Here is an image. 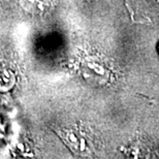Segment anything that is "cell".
Masks as SVG:
<instances>
[{"instance_id":"1","label":"cell","mask_w":159,"mask_h":159,"mask_svg":"<svg viewBox=\"0 0 159 159\" xmlns=\"http://www.w3.org/2000/svg\"><path fill=\"white\" fill-rule=\"evenodd\" d=\"M56 133L61 141L80 159H92L94 156L93 139L84 128L79 125L59 126Z\"/></svg>"}]
</instances>
